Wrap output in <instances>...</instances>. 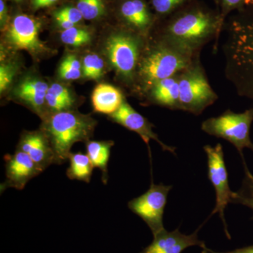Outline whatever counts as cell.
I'll return each mask as SVG.
<instances>
[{"mask_svg":"<svg viewBox=\"0 0 253 253\" xmlns=\"http://www.w3.org/2000/svg\"><path fill=\"white\" fill-rule=\"evenodd\" d=\"M55 20H56V22H57L60 27L63 28V31H64V30L69 29V28L74 27V26H76L75 23L68 21L67 19H64V18H55Z\"/></svg>","mask_w":253,"mask_h":253,"instance_id":"34","label":"cell"},{"mask_svg":"<svg viewBox=\"0 0 253 253\" xmlns=\"http://www.w3.org/2000/svg\"><path fill=\"white\" fill-rule=\"evenodd\" d=\"M119 14L128 30L144 37L155 22V16L145 0H123Z\"/></svg>","mask_w":253,"mask_h":253,"instance_id":"15","label":"cell"},{"mask_svg":"<svg viewBox=\"0 0 253 253\" xmlns=\"http://www.w3.org/2000/svg\"><path fill=\"white\" fill-rule=\"evenodd\" d=\"M104 68L103 59L97 54L86 55L83 61V73L84 77L98 80L101 77Z\"/></svg>","mask_w":253,"mask_h":253,"instance_id":"26","label":"cell"},{"mask_svg":"<svg viewBox=\"0 0 253 253\" xmlns=\"http://www.w3.org/2000/svg\"><path fill=\"white\" fill-rule=\"evenodd\" d=\"M38 165L42 170L55 164V155L49 138L44 131H24L17 146Z\"/></svg>","mask_w":253,"mask_h":253,"instance_id":"14","label":"cell"},{"mask_svg":"<svg viewBox=\"0 0 253 253\" xmlns=\"http://www.w3.org/2000/svg\"><path fill=\"white\" fill-rule=\"evenodd\" d=\"M223 30L224 73L236 92L253 101V0L226 18ZM222 30V31H223Z\"/></svg>","mask_w":253,"mask_h":253,"instance_id":"2","label":"cell"},{"mask_svg":"<svg viewBox=\"0 0 253 253\" xmlns=\"http://www.w3.org/2000/svg\"><path fill=\"white\" fill-rule=\"evenodd\" d=\"M163 19L159 41L186 54L197 56L206 44L215 40L214 50H217L224 24L219 10H213L196 0H189Z\"/></svg>","mask_w":253,"mask_h":253,"instance_id":"1","label":"cell"},{"mask_svg":"<svg viewBox=\"0 0 253 253\" xmlns=\"http://www.w3.org/2000/svg\"><path fill=\"white\" fill-rule=\"evenodd\" d=\"M245 176L239 191L234 192L231 204H241L253 211V175L244 161Z\"/></svg>","mask_w":253,"mask_h":253,"instance_id":"22","label":"cell"},{"mask_svg":"<svg viewBox=\"0 0 253 253\" xmlns=\"http://www.w3.org/2000/svg\"><path fill=\"white\" fill-rule=\"evenodd\" d=\"M54 18H64L75 24H77L84 18L78 8L73 6H66L59 9L55 13Z\"/></svg>","mask_w":253,"mask_h":253,"instance_id":"29","label":"cell"},{"mask_svg":"<svg viewBox=\"0 0 253 253\" xmlns=\"http://www.w3.org/2000/svg\"><path fill=\"white\" fill-rule=\"evenodd\" d=\"M145 38L130 30L123 29L111 34L105 43L111 65L128 83L135 82L138 65L146 46Z\"/></svg>","mask_w":253,"mask_h":253,"instance_id":"5","label":"cell"},{"mask_svg":"<svg viewBox=\"0 0 253 253\" xmlns=\"http://www.w3.org/2000/svg\"><path fill=\"white\" fill-rule=\"evenodd\" d=\"M83 65L74 55H68L60 64V77L66 81H76L81 78Z\"/></svg>","mask_w":253,"mask_h":253,"instance_id":"24","label":"cell"},{"mask_svg":"<svg viewBox=\"0 0 253 253\" xmlns=\"http://www.w3.org/2000/svg\"><path fill=\"white\" fill-rule=\"evenodd\" d=\"M199 56L186 54L157 39L152 46H146L143 51L136 71V84L146 93L158 81L184 71Z\"/></svg>","mask_w":253,"mask_h":253,"instance_id":"3","label":"cell"},{"mask_svg":"<svg viewBox=\"0 0 253 253\" xmlns=\"http://www.w3.org/2000/svg\"><path fill=\"white\" fill-rule=\"evenodd\" d=\"M41 23L26 14H18L10 23L6 40L16 49H23L32 54L45 52L49 49L39 37Z\"/></svg>","mask_w":253,"mask_h":253,"instance_id":"10","label":"cell"},{"mask_svg":"<svg viewBox=\"0 0 253 253\" xmlns=\"http://www.w3.org/2000/svg\"><path fill=\"white\" fill-rule=\"evenodd\" d=\"M172 189V186L165 185L163 183L155 184L151 177L149 189L128 203L129 209L146 222L154 236L165 229L163 214L168 195Z\"/></svg>","mask_w":253,"mask_h":253,"instance_id":"8","label":"cell"},{"mask_svg":"<svg viewBox=\"0 0 253 253\" xmlns=\"http://www.w3.org/2000/svg\"><path fill=\"white\" fill-rule=\"evenodd\" d=\"M219 9L221 19L225 22L226 18L234 11L244 5L246 0H219Z\"/></svg>","mask_w":253,"mask_h":253,"instance_id":"28","label":"cell"},{"mask_svg":"<svg viewBox=\"0 0 253 253\" xmlns=\"http://www.w3.org/2000/svg\"><path fill=\"white\" fill-rule=\"evenodd\" d=\"M189 0H151V4L160 18H166Z\"/></svg>","mask_w":253,"mask_h":253,"instance_id":"27","label":"cell"},{"mask_svg":"<svg viewBox=\"0 0 253 253\" xmlns=\"http://www.w3.org/2000/svg\"><path fill=\"white\" fill-rule=\"evenodd\" d=\"M77 8L83 18L86 20H96L102 17L106 13L103 0H76Z\"/></svg>","mask_w":253,"mask_h":253,"instance_id":"23","label":"cell"},{"mask_svg":"<svg viewBox=\"0 0 253 253\" xmlns=\"http://www.w3.org/2000/svg\"><path fill=\"white\" fill-rule=\"evenodd\" d=\"M212 1L215 3V4L217 5V7L219 8V0H212Z\"/></svg>","mask_w":253,"mask_h":253,"instance_id":"35","label":"cell"},{"mask_svg":"<svg viewBox=\"0 0 253 253\" xmlns=\"http://www.w3.org/2000/svg\"><path fill=\"white\" fill-rule=\"evenodd\" d=\"M15 74V68L11 64H1L0 67V91L7 89L12 82Z\"/></svg>","mask_w":253,"mask_h":253,"instance_id":"30","label":"cell"},{"mask_svg":"<svg viewBox=\"0 0 253 253\" xmlns=\"http://www.w3.org/2000/svg\"><path fill=\"white\" fill-rule=\"evenodd\" d=\"M204 149L208 157V178L216 193L215 207L211 213V216L215 213L219 214L224 224L226 235L230 239L231 236L224 217V210L226 206L230 204L234 191H231L229 186V174L224 162V151L221 144H217L214 147L206 145Z\"/></svg>","mask_w":253,"mask_h":253,"instance_id":"9","label":"cell"},{"mask_svg":"<svg viewBox=\"0 0 253 253\" xmlns=\"http://www.w3.org/2000/svg\"><path fill=\"white\" fill-rule=\"evenodd\" d=\"M199 229L193 234L186 235L179 229L168 231L166 229L154 236V241L139 253H181L191 246H197L206 249L204 241L198 236Z\"/></svg>","mask_w":253,"mask_h":253,"instance_id":"13","label":"cell"},{"mask_svg":"<svg viewBox=\"0 0 253 253\" xmlns=\"http://www.w3.org/2000/svg\"><path fill=\"white\" fill-rule=\"evenodd\" d=\"M46 103L51 111L57 113L71 109L74 99L67 88L59 83H53L46 93Z\"/></svg>","mask_w":253,"mask_h":253,"instance_id":"21","label":"cell"},{"mask_svg":"<svg viewBox=\"0 0 253 253\" xmlns=\"http://www.w3.org/2000/svg\"><path fill=\"white\" fill-rule=\"evenodd\" d=\"M179 74L158 81L148 90L155 104L171 110H179Z\"/></svg>","mask_w":253,"mask_h":253,"instance_id":"16","label":"cell"},{"mask_svg":"<svg viewBox=\"0 0 253 253\" xmlns=\"http://www.w3.org/2000/svg\"><path fill=\"white\" fill-rule=\"evenodd\" d=\"M91 101L95 112L111 116L121 107L125 99L117 88L108 84H101L93 91Z\"/></svg>","mask_w":253,"mask_h":253,"instance_id":"17","label":"cell"},{"mask_svg":"<svg viewBox=\"0 0 253 253\" xmlns=\"http://www.w3.org/2000/svg\"><path fill=\"white\" fill-rule=\"evenodd\" d=\"M58 0H33V7L36 9L46 7L56 2Z\"/></svg>","mask_w":253,"mask_h":253,"instance_id":"33","label":"cell"},{"mask_svg":"<svg viewBox=\"0 0 253 253\" xmlns=\"http://www.w3.org/2000/svg\"><path fill=\"white\" fill-rule=\"evenodd\" d=\"M179 110L200 115L217 101L200 56L179 74Z\"/></svg>","mask_w":253,"mask_h":253,"instance_id":"6","label":"cell"},{"mask_svg":"<svg viewBox=\"0 0 253 253\" xmlns=\"http://www.w3.org/2000/svg\"><path fill=\"white\" fill-rule=\"evenodd\" d=\"M114 145L113 141H87L86 144V154L90 158L94 168H98L102 172L101 180L104 184L109 180L108 163L111 150Z\"/></svg>","mask_w":253,"mask_h":253,"instance_id":"19","label":"cell"},{"mask_svg":"<svg viewBox=\"0 0 253 253\" xmlns=\"http://www.w3.org/2000/svg\"><path fill=\"white\" fill-rule=\"evenodd\" d=\"M48 89L49 86L45 82L38 79H29L21 83L16 92L20 99L31 106L37 113L43 115V108L46 103Z\"/></svg>","mask_w":253,"mask_h":253,"instance_id":"18","label":"cell"},{"mask_svg":"<svg viewBox=\"0 0 253 253\" xmlns=\"http://www.w3.org/2000/svg\"><path fill=\"white\" fill-rule=\"evenodd\" d=\"M110 117L115 123L125 126L129 130L137 133L147 146H149L150 140L153 139L160 144L163 151H169L176 155V148L168 146L160 140L157 134L153 131L154 125L133 109L126 101H123L121 107Z\"/></svg>","mask_w":253,"mask_h":253,"instance_id":"12","label":"cell"},{"mask_svg":"<svg viewBox=\"0 0 253 253\" xmlns=\"http://www.w3.org/2000/svg\"><path fill=\"white\" fill-rule=\"evenodd\" d=\"M15 1H21V0H15Z\"/></svg>","mask_w":253,"mask_h":253,"instance_id":"36","label":"cell"},{"mask_svg":"<svg viewBox=\"0 0 253 253\" xmlns=\"http://www.w3.org/2000/svg\"><path fill=\"white\" fill-rule=\"evenodd\" d=\"M96 122L86 115L74 111L53 113L44 118L42 129L49 138L55 155V164L68 160L73 144L89 141Z\"/></svg>","mask_w":253,"mask_h":253,"instance_id":"4","label":"cell"},{"mask_svg":"<svg viewBox=\"0 0 253 253\" xmlns=\"http://www.w3.org/2000/svg\"><path fill=\"white\" fill-rule=\"evenodd\" d=\"M8 12L4 0H0V23L1 27H5L7 21Z\"/></svg>","mask_w":253,"mask_h":253,"instance_id":"32","label":"cell"},{"mask_svg":"<svg viewBox=\"0 0 253 253\" xmlns=\"http://www.w3.org/2000/svg\"><path fill=\"white\" fill-rule=\"evenodd\" d=\"M4 160L6 179L1 184V192L8 188L22 190L28 181L42 172L30 156L20 150L16 149L14 154L6 155Z\"/></svg>","mask_w":253,"mask_h":253,"instance_id":"11","label":"cell"},{"mask_svg":"<svg viewBox=\"0 0 253 253\" xmlns=\"http://www.w3.org/2000/svg\"><path fill=\"white\" fill-rule=\"evenodd\" d=\"M202 253H253V245L248 246V247L242 248V249L228 251V252H216V251L206 248V249H203Z\"/></svg>","mask_w":253,"mask_h":253,"instance_id":"31","label":"cell"},{"mask_svg":"<svg viewBox=\"0 0 253 253\" xmlns=\"http://www.w3.org/2000/svg\"><path fill=\"white\" fill-rule=\"evenodd\" d=\"M91 35L86 30L74 27L64 30L61 34V40L64 44L73 46L85 45L91 41Z\"/></svg>","mask_w":253,"mask_h":253,"instance_id":"25","label":"cell"},{"mask_svg":"<svg viewBox=\"0 0 253 253\" xmlns=\"http://www.w3.org/2000/svg\"><path fill=\"white\" fill-rule=\"evenodd\" d=\"M68 161L69 167L66 171L68 177L71 180L89 183L94 167L87 154L71 153L68 156Z\"/></svg>","mask_w":253,"mask_h":253,"instance_id":"20","label":"cell"},{"mask_svg":"<svg viewBox=\"0 0 253 253\" xmlns=\"http://www.w3.org/2000/svg\"><path fill=\"white\" fill-rule=\"evenodd\" d=\"M253 122V106L239 113L228 109L217 117L210 118L204 121L201 129L210 135L225 139L234 145L245 161L243 154L245 148L253 151V143L250 136Z\"/></svg>","mask_w":253,"mask_h":253,"instance_id":"7","label":"cell"}]
</instances>
